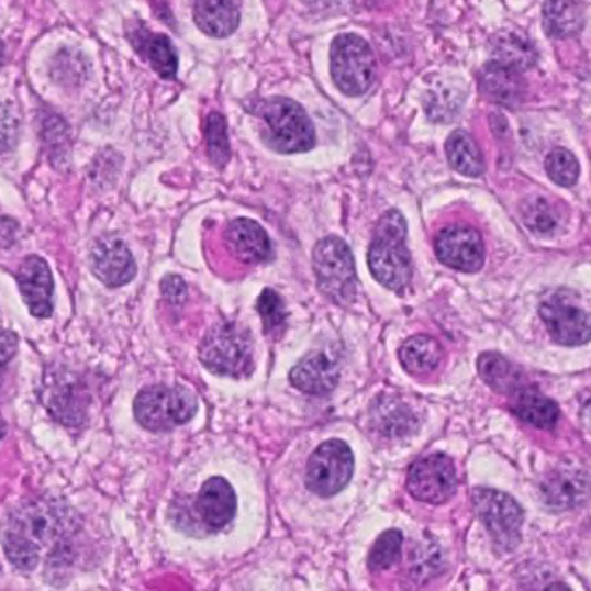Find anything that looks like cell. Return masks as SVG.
<instances>
[{
    "mask_svg": "<svg viewBox=\"0 0 591 591\" xmlns=\"http://www.w3.org/2000/svg\"><path fill=\"white\" fill-rule=\"evenodd\" d=\"M62 515L54 506L32 503L14 512L4 535L9 562L20 571H33L41 560V550L62 533Z\"/></svg>",
    "mask_w": 591,
    "mask_h": 591,
    "instance_id": "6da1fadb",
    "label": "cell"
},
{
    "mask_svg": "<svg viewBox=\"0 0 591 591\" xmlns=\"http://www.w3.org/2000/svg\"><path fill=\"white\" fill-rule=\"evenodd\" d=\"M373 279L394 292L405 291L412 280V256L406 247V223L400 211H388L377 225L369 247Z\"/></svg>",
    "mask_w": 591,
    "mask_h": 591,
    "instance_id": "7a4b0ae2",
    "label": "cell"
},
{
    "mask_svg": "<svg viewBox=\"0 0 591 591\" xmlns=\"http://www.w3.org/2000/svg\"><path fill=\"white\" fill-rule=\"evenodd\" d=\"M261 135L270 149L282 155L306 153L315 146V129L303 105L286 98H271L256 105Z\"/></svg>",
    "mask_w": 591,
    "mask_h": 591,
    "instance_id": "3957f363",
    "label": "cell"
},
{
    "mask_svg": "<svg viewBox=\"0 0 591 591\" xmlns=\"http://www.w3.org/2000/svg\"><path fill=\"white\" fill-rule=\"evenodd\" d=\"M204 367L219 376L247 377L253 372V343L246 328L225 322L215 325L199 346Z\"/></svg>",
    "mask_w": 591,
    "mask_h": 591,
    "instance_id": "277c9868",
    "label": "cell"
},
{
    "mask_svg": "<svg viewBox=\"0 0 591 591\" xmlns=\"http://www.w3.org/2000/svg\"><path fill=\"white\" fill-rule=\"evenodd\" d=\"M313 270L319 288L341 306H348L357 294V271L352 249L345 241L328 235L313 249Z\"/></svg>",
    "mask_w": 591,
    "mask_h": 591,
    "instance_id": "5b68a950",
    "label": "cell"
},
{
    "mask_svg": "<svg viewBox=\"0 0 591 591\" xmlns=\"http://www.w3.org/2000/svg\"><path fill=\"white\" fill-rule=\"evenodd\" d=\"M331 75L346 96H364L376 80V57L369 42L355 33H343L331 45Z\"/></svg>",
    "mask_w": 591,
    "mask_h": 591,
    "instance_id": "8992f818",
    "label": "cell"
},
{
    "mask_svg": "<svg viewBox=\"0 0 591 591\" xmlns=\"http://www.w3.org/2000/svg\"><path fill=\"white\" fill-rule=\"evenodd\" d=\"M198 401L191 391L170 386H150L135 398L134 413L138 424L149 431H170L191 421Z\"/></svg>",
    "mask_w": 591,
    "mask_h": 591,
    "instance_id": "52a82bcc",
    "label": "cell"
},
{
    "mask_svg": "<svg viewBox=\"0 0 591 591\" xmlns=\"http://www.w3.org/2000/svg\"><path fill=\"white\" fill-rule=\"evenodd\" d=\"M472 503L478 517L487 526L500 551H511L521 542L523 509L512 497L490 488H478L472 493Z\"/></svg>",
    "mask_w": 591,
    "mask_h": 591,
    "instance_id": "ba28073f",
    "label": "cell"
},
{
    "mask_svg": "<svg viewBox=\"0 0 591 591\" xmlns=\"http://www.w3.org/2000/svg\"><path fill=\"white\" fill-rule=\"evenodd\" d=\"M355 458L352 448L341 439L322 443L309 460L306 487L319 497H334L352 481Z\"/></svg>",
    "mask_w": 591,
    "mask_h": 591,
    "instance_id": "9c48e42d",
    "label": "cell"
},
{
    "mask_svg": "<svg viewBox=\"0 0 591 591\" xmlns=\"http://www.w3.org/2000/svg\"><path fill=\"white\" fill-rule=\"evenodd\" d=\"M406 490L413 499L434 505L450 500L457 491V470L451 458L434 454L417 460L410 467Z\"/></svg>",
    "mask_w": 591,
    "mask_h": 591,
    "instance_id": "30bf717a",
    "label": "cell"
},
{
    "mask_svg": "<svg viewBox=\"0 0 591 591\" xmlns=\"http://www.w3.org/2000/svg\"><path fill=\"white\" fill-rule=\"evenodd\" d=\"M539 316L557 345L581 346L591 341L590 313L562 296L542 303Z\"/></svg>",
    "mask_w": 591,
    "mask_h": 591,
    "instance_id": "8fae6325",
    "label": "cell"
},
{
    "mask_svg": "<svg viewBox=\"0 0 591 591\" xmlns=\"http://www.w3.org/2000/svg\"><path fill=\"white\" fill-rule=\"evenodd\" d=\"M436 256L446 267L460 271H478L484 265V244L476 228L451 225L443 228L434 241Z\"/></svg>",
    "mask_w": 591,
    "mask_h": 591,
    "instance_id": "7c38bea8",
    "label": "cell"
},
{
    "mask_svg": "<svg viewBox=\"0 0 591 591\" xmlns=\"http://www.w3.org/2000/svg\"><path fill=\"white\" fill-rule=\"evenodd\" d=\"M20 291L29 304L30 313L47 319L53 313L54 280L49 265L38 256H30L18 271Z\"/></svg>",
    "mask_w": 591,
    "mask_h": 591,
    "instance_id": "4fadbf2b",
    "label": "cell"
},
{
    "mask_svg": "<svg viewBox=\"0 0 591 591\" xmlns=\"http://www.w3.org/2000/svg\"><path fill=\"white\" fill-rule=\"evenodd\" d=\"M90 261H92L96 277L111 288L130 282L137 271L134 256L130 253L129 247L122 241L113 239V237L96 243Z\"/></svg>",
    "mask_w": 591,
    "mask_h": 591,
    "instance_id": "5bb4252c",
    "label": "cell"
},
{
    "mask_svg": "<svg viewBox=\"0 0 591 591\" xmlns=\"http://www.w3.org/2000/svg\"><path fill=\"white\" fill-rule=\"evenodd\" d=\"M196 509L208 531L215 533L231 524L237 511V499L231 482L223 478L208 479L199 491Z\"/></svg>",
    "mask_w": 591,
    "mask_h": 591,
    "instance_id": "9a60e30c",
    "label": "cell"
},
{
    "mask_svg": "<svg viewBox=\"0 0 591 591\" xmlns=\"http://www.w3.org/2000/svg\"><path fill=\"white\" fill-rule=\"evenodd\" d=\"M337 381H339L337 364L324 353H310L291 370L292 386L313 397L333 393Z\"/></svg>",
    "mask_w": 591,
    "mask_h": 591,
    "instance_id": "2e32d148",
    "label": "cell"
},
{
    "mask_svg": "<svg viewBox=\"0 0 591 591\" xmlns=\"http://www.w3.org/2000/svg\"><path fill=\"white\" fill-rule=\"evenodd\" d=\"M191 5L196 25L210 37H228L239 26L243 0H191Z\"/></svg>",
    "mask_w": 591,
    "mask_h": 591,
    "instance_id": "e0dca14e",
    "label": "cell"
},
{
    "mask_svg": "<svg viewBox=\"0 0 591 591\" xmlns=\"http://www.w3.org/2000/svg\"><path fill=\"white\" fill-rule=\"evenodd\" d=\"M591 484L581 470L562 469L554 472L547 481L543 482L542 497L551 509H572L581 505L590 494Z\"/></svg>",
    "mask_w": 591,
    "mask_h": 591,
    "instance_id": "ac0fdd59",
    "label": "cell"
},
{
    "mask_svg": "<svg viewBox=\"0 0 591 591\" xmlns=\"http://www.w3.org/2000/svg\"><path fill=\"white\" fill-rule=\"evenodd\" d=\"M227 241L232 252L246 264H261L270 258V239L264 227L255 220H234L227 228Z\"/></svg>",
    "mask_w": 591,
    "mask_h": 591,
    "instance_id": "d6986e66",
    "label": "cell"
},
{
    "mask_svg": "<svg viewBox=\"0 0 591 591\" xmlns=\"http://www.w3.org/2000/svg\"><path fill=\"white\" fill-rule=\"evenodd\" d=\"M479 87L484 98L506 108H514L524 98V81L518 71L494 62L482 69Z\"/></svg>",
    "mask_w": 591,
    "mask_h": 591,
    "instance_id": "ffe728a7",
    "label": "cell"
},
{
    "mask_svg": "<svg viewBox=\"0 0 591 591\" xmlns=\"http://www.w3.org/2000/svg\"><path fill=\"white\" fill-rule=\"evenodd\" d=\"M132 42L137 53L141 54L150 68L155 69L159 77L171 80L177 75L179 68V57L175 51L174 44L167 35L153 33L147 29H138L132 35Z\"/></svg>",
    "mask_w": 591,
    "mask_h": 591,
    "instance_id": "44dd1931",
    "label": "cell"
},
{
    "mask_svg": "<svg viewBox=\"0 0 591 591\" xmlns=\"http://www.w3.org/2000/svg\"><path fill=\"white\" fill-rule=\"evenodd\" d=\"M491 49L494 54V63L506 68L523 71L535 66L536 51L529 38L515 30H503L497 33L491 41Z\"/></svg>",
    "mask_w": 591,
    "mask_h": 591,
    "instance_id": "7402d4cb",
    "label": "cell"
},
{
    "mask_svg": "<svg viewBox=\"0 0 591 591\" xmlns=\"http://www.w3.org/2000/svg\"><path fill=\"white\" fill-rule=\"evenodd\" d=\"M583 8L576 0H547L545 2L543 25L550 37H575L583 30Z\"/></svg>",
    "mask_w": 591,
    "mask_h": 591,
    "instance_id": "603a6c76",
    "label": "cell"
},
{
    "mask_svg": "<svg viewBox=\"0 0 591 591\" xmlns=\"http://www.w3.org/2000/svg\"><path fill=\"white\" fill-rule=\"evenodd\" d=\"M479 376L497 393H517L523 389L524 377L511 361L497 353H482L478 360Z\"/></svg>",
    "mask_w": 591,
    "mask_h": 591,
    "instance_id": "cb8c5ba5",
    "label": "cell"
},
{
    "mask_svg": "<svg viewBox=\"0 0 591 591\" xmlns=\"http://www.w3.org/2000/svg\"><path fill=\"white\" fill-rule=\"evenodd\" d=\"M443 349L434 337L413 336L400 349V361L412 376L433 372L442 361Z\"/></svg>",
    "mask_w": 591,
    "mask_h": 591,
    "instance_id": "d4e9b609",
    "label": "cell"
},
{
    "mask_svg": "<svg viewBox=\"0 0 591 591\" xmlns=\"http://www.w3.org/2000/svg\"><path fill=\"white\" fill-rule=\"evenodd\" d=\"M446 156L451 168L466 177H481L484 174V159L475 138L464 130H455L446 141Z\"/></svg>",
    "mask_w": 591,
    "mask_h": 591,
    "instance_id": "484cf974",
    "label": "cell"
},
{
    "mask_svg": "<svg viewBox=\"0 0 591 591\" xmlns=\"http://www.w3.org/2000/svg\"><path fill=\"white\" fill-rule=\"evenodd\" d=\"M512 409L518 419H523L524 422L539 430H551L559 421L557 403L533 391H518L517 400L514 401Z\"/></svg>",
    "mask_w": 591,
    "mask_h": 591,
    "instance_id": "4316f807",
    "label": "cell"
},
{
    "mask_svg": "<svg viewBox=\"0 0 591 591\" xmlns=\"http://www.w3.org/2000/svg\"><path fill=\"white\" fill-rule=\"evenodd\" d=\"M523 220L531 232L554 235L560 231L559 211L545 198H529L523 203Z\"/></svg>",
    "mask_w": 591,
    "mask_h": 591,
    "instance_id": "83f0119b",
    "label": "cell"
},
{
    "mask_svg": "<svg viewBox=\"0 0 591 591\" xmlns=\"http://www.w3.org/2000/svg\"><path fill=\"white\" fill-rule=\"evenodd\" d=\"M373 419L379 425V431L388 436H403V434L410 433L412 425H415V417L410 413V410L405 405H400L393 398L379 400Z\"/></svg>",
    "mask_w": 591,
    "mask_h": 591,
    "instance_id": "f1b7e54d",
    "label": "cell"
},
{
    "mask_svg": "<svg viewBox=\"0 0 591 591\" xmlns=\"http://www.w3.org/2000/svg\"><path fill=\"white\" fill-rule=\"evenodd\" d=\"M207 135L208 155L216 167L223 168L231 158V146H228L227 122L220 113H211L204 126Z\"/></svg>",
    "mask_w": 591,
    "mask_h": 591,
    "instance_id": "f546056e",
    "label": "cell"
},
{
    "mask_svg": "<svg viewBox=\"0 0 591 591\" xmlns=\"http://www.w3.org/2000/svg\"><path fill=\"white\" fill-rule=\"evenodd\" d=\"M403 535L401 531L389 529L373 543L369 555V567L372 571H386L400 560Z\"/></svg>",
    "mask_w": 591,
    "mask_h": 591,
    "instance_id": "4dcf8cb0",
    "label": "cell"
},
{
    "mask_svg": "<svg viewBox=\"0 0 591 591\" xmlns=\"http://www.w3.org/2000/svg\"><path fill=\"white\" fill-rule=\"evenodd\" d=\"M545 168H547L548 177L557 186L572 187L578 182L579 163L571 150L564 149V147L551 150L550 155L547 156V161H545Z\"/></svg>",
    "mask_w": 591,
    "mask_h": 591,
    "instance_id": "1f68e13d",
    "label": "cell"
},
{
    "mask_svg": "<svg viewBox=\"0 0 591 591\" xmlns=\"http://www.w3.org/2000/svg\"><path fill=\"white\" fill-rule=\"evenodd\" d=\"M258 312L264 321L265 334H279L286 324L283 301L274 289H265L259 296Z\"/></svg>",
    "mask_w": 591,
    "mask_h": 591,
    "instance_id": "d6a6232c",
    "label": "cell"
},
{
    "mask_svg": "<svg viewBox=\"0 0 591 591\" xmlns=\"http://www.w3.org/2000/svg\"><path fill=\"white\" fill-rule=\"evenodd\" d=\"M20 135V120L13 105L0 99V153L13 149Z\"/></svg>",
    "mask_w": 591,
    "mask_h": 591,
    "instance_id": "836d02e7",
    "label": "cell"
},
{
    "mask_svg": "<svg viewBox=\"0 0 591 591\" xmlns=\"http://www.w3.org/2000/svg\"><path fill=\"white\" fill-rule=\"evenodd\" d=\"M161 292L171 304H180L186 301L187 286L179 276H168L163 279Z\"/></svg>",
    "mask_w": 591,
    "mask_h": 591,
    "instance_id": "e575fe53",
    "label": "cell"
},
{
    "mask_svg": "<svg viewBox=\"0 0 591 591\" xmlns=\"http://www.w3.org/2000/svg\"><path fill=\"white\" fill-rule=\"evenodd\" d=\"M18 352V336L8 328H0V365L8 364Z\"/></svg>",
    "mask_w": 591,
    "mask_h": 591,
    "instance_id": "d590c367",
    "label": "cell"
},
{
    "mask_svg": "<svg viewBox=\"0 0 591 591\" xmlns=\"http://www.w3.org/2000/svg\"><path fill=\"white\" fill-rule=\"evenodd\" d=\"M304 2H309V4H312V5H328V4H333V2H336V0H304Z\"/></svg>",
    "mask_w": 591,
    "mask_h": 591,
    "instance_id": "8d00e7d4",
    "label": "cell"
},
{
    "mask_svg": "<svg viewBox=\"0 0 591 591\" xmlns=\"http://www.w3.org/2000/svg\"><path fill=\"white\" fill-rule=\"evenodd\" d=\"M545 591H571L566 584L562 583H551L550 587H547Z\"/></svg>",
    "mask_w": 591,
    "mask_h": 591,
    "instance_id": "74e56055",
    "label": "cell"
},
{
    "mask_svg": "<svg viewBox=\"0 0 591 591\" xmlns=\"http://www.w3.org/2000/svg\"><path fill=\"white\" fill-rule=\"evenodd\" d=\"M5 434V422L2 421V417H0V439L4 437Z\"/></svg>",
    "mask_w": 591,
    "mask_h": 591,
    "instance_id": "f35d334b",
    "label": "cell"
}]
</instances>
